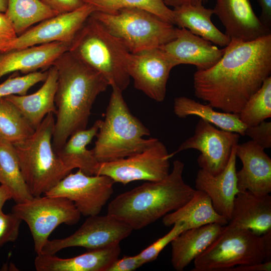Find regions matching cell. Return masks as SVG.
Returning <instances> with one entry per match:
<instances>
[{
  "label": "cell",
  "instance_id": "cell-1",
  "mask_svg": "<svg viewBox=\"0 0 271 271\" xmlns=\"http://www.w3.org/2000/svg\"><path fill=\"white\" fill-rule=\"evenodd\" d=\"M270 74L271 34L248 41L231 39L217 63L194 73V93L213 108L238 114Z\"/></svg>",
  "mask_w": 271,
  "mask_h": 271
},
{
  "label": "cell",
  "instance_id": "cell-2",
  "mask_svg": "<svg viewBox=\"0 0 271 271\" xmlns=\"http://www.w3.org/2000/svg\"><path fill=\"white\" fill-rule=\"evenodd\" d=\"M53 65L58 72L52 138L56 153L73 133L87 128L94 101L109 85L99 73L69 51L59 56Z\"/></svg>",
  "mask_w": 271,
  "mask_h": 271
},
{
  "label": "cell",
  "instance_id": "cell-3",
  "mask_svg": "<svg viewBox=\"0 0 271 271\" xmlns=\"http://www.w3.org/2000/svg\"><path fill=\"white\" fill-rule=\"evenodd\" d=\"M184 168L182 161L175 160L164 179L148 181L116 196L108 204L107 214L138 230L178 209L196 191L184 182Z\"/></svg>",
  "mask_w": 271,
  "mask_h": 271
},
{
  "label": "cell",
  "instance_id": "cell-4",
  "mask_svg": "<svg viewBox=\"0 0 271 271\" xmlns=\"http://www.w3.org/2000/svg\"><path fill=\"white\" fill-rule=\"evenodd\" d=\"M112 90L102 121L92 153L99 163L123 159L142 152L158 139L143 137L149 129L130 112L122 96V91Z\"/></svg>",
  "mask_w": 271,
  "mask_h": 271
},
{
  "label": "cell",
  "instance_id": "cell-5",
  "mask_svg": "<svg viewBox=\"0 0 271 271\" xmlns=\"http://www.w3.org/2000/svg\"><path fill=\"white\" fill-rule=\"evenodd\" d=\"M68 51L99 73L112 88L123 91L127 87L130 77L126 68L130 52L91 16L71 43Z\"/></svg>",
  "mask_w": 271,
  "mask_h": 271
},
{
  "label": "cell",
  "instance_id": "cell-6",
  "mask_svg": "<svg viewBox=\"0 0 271 271\" xmlns=\"http://www.w3.org/2000/svg\"><path fill=\"white\" fill-rule=\"evenodd\" d=\"M54 114L48 113L31 136L14 145L23 178L33 197L45 195L71 172L53 147Z\"/></svg>",
  "mask_w": 271,
  "mask_h": 271
},
{
  "label": "cell",
  "instance_id": "cell-7",
  "mask_svg": "<svg viewBox=\"0 0 271 271\" xmlns=\"http://www.w3.org/2000/svg\"><path fill=\"white\" fill-rule=\"evenodd\" d=\"M271 230L262 235L229 224L194 260L192 271H227L239 265L270 260Z\"/></svg>",
  "mask_w": 271,
  "mask_h": 271
},
{
  "label": "cell",
  "instance_id": "cell-8",
  "mask_svg": "<svg viewBox=\"0 0 271 271\" xmlns=\"http://www.w3.org/2000/svg\"><path fill=\"white\" fill-rule=\"evenodd\" d=\"M91 16L119 39L131 53L159 48L176 38L178 28L157 15L138 8L122 9Z\"/></svg>",
  "mask_w": 271,
  "mask_h": 271
},
{
  "label": "cell",
  "instance_id": "cell-9",
  "mask_svg": "<svg viewBox=\"0 0 271 271\" xmlns=\"http://www.w3.org/2000/svg\"><path fill=\"white\" fill-rule=\"evenodd\" d=\"M12 211L27 224L37 254L41 253L50 235L57 227L62 224L74 225L79 222L81 216L68 199L46 195L16 203Z\"/></svg>",
  "mask_w": 271,
  "mask_h": 271
},
{
  "label": "cell",
  "instance_id": "cell-10",
  "mask_svg": "<svg viewBox=\"0 0 271 271\" xmlns=\"http://www.w3.org/2000/svg\"><path fill=\"white\" fill-rule=\"evenodd\" d=\"M171 158L165 145L158 139L142 152L99 163L95 175L108 176L123 185L136 181H158L170 173Z\"/></svg>",
  "mask_w": 271,
  "mask_h": 271
},
{
  "label": "cell",
  "instance_id": "cell-11",
  "mask_svg": "<svg viewBox=\"0 0 271 271\" xmlns=\"http://www.w3.org/2000/svg\"><path fill=\"white\" fill-rule=\"evenodd\" d=\"M132 230L128 224L108 214L89 216L70 236L48 239L41 253L55 254L62 249L71 247H82L90 250L119 244Z\"/></svg>",
  "mask_w": 271,
  "mask_h": 271
},
{
  "label": "cell",
  "instance_id": "cell-12",
  "mask_svg": "<svg viewBox=\"0 0 271 271\" xmlns=\"http://www.w3.org/2000/svg\"><path fill=\"white\" fill-rule=\"evenodd\" d=\"M114 182L105 175H88L81 170L71 172L45 195L66 198L81 215H98L113 192Z\"/></svg>",
  "mask_w": 271,
  "mask_h": 271
},
{
  "label": "cell",
  "instance_id": "cell-13",
  "mask_svg": "<svg viewBox=\"0 0 271 271\" xmlns=\"http://www.w3.org/2000/svg\"><path fill=\"white\" fill-rule=\"evenodd\" d=\"M238 133L217 128L200 119L193 136L185 140L177 150L170 154L171 158L184 150L195 149L200 152L197 163L200 169L213 175L221 172L226 167L232 149L238 144Z\"/></svg>",
  "mask_w": 271,
  "mask_h": 271
},
{
  "label": "cell",
  "instance_id": "cell-14",
  "mask_svg": "<svg viewBox=\"0 0 271 271\" xmlns=\"http://www.w3.org/2000/svg\"><path fill=\"white\" fill-rule=\"evenodd\" d=\"M175 67L160 48L130 54L126 71L134 87L157 102L164 100L171 70Z\"/></svg>",
  "mask_w": 271,
  "mask_h": 271
},
{
  "label": "cell",
  "instance_id": "cell-15",
  "mask_svg": "<svg viewBox=\"0 0 271 271\" xmlns=\"http://www.w3.org/2000/svg\"><path fill=\"white\" fill-rule=\"evenodd\" d=\"M95 11L93 6L84 4L74 11L59 14L43 21L19 35L12 50L53 42L70 45L86 20Z\"/></svg>",
  "mask_w": 271,
  "mask_h": 271
},
{
  "label": "cell",
  "instance_id": "cell-16",
  "mask_svg": "<svg viewBox=\"0 0 271 271\" xmlns=\"http://www.w3.org/2000/svg\"><path fill=\"white\" fill-rule=\"evenodd\" d=\"M213 9L230 39L254 40L271 34L254 13L250 0H215Z\"/></svg>",
  "mask_w": 271,
  "mask_h": 271
},
{
  "label": "cell",
  "instance_id": "cell-17",
  "mask_svg": "<svg viewBox=\"0 0 271 271\" xmlns=\"http://www.w3.org/2000/svg\"><path fill=\"white\" fill-rule=\"evenodd\" d=\"M160 48L175 66L190 64L194 65L197 70H206L212 67L224 52V48L220 49L188 30L179 28L176 38Z\"/></svg>",
  "mask_w": 271,
  "mask_h": 271
},
{
  "label": "cell",
  "instance_id": "cell-18",
  "mask_svg": "<svg viewBox=\"0 0 271 271\" xmlns=\"http://www.w3.org/2000/svg\"><path fill=\"white\" fill-rule=\"evenodd\" d=\"M235 153L242 164L241 169L236 171L238 190H248L258 195L269 194L271 159L264 150L250 140L238 143Z\"/></svg>",
  "mask_w": 271,
  "mask_h": 271
},
{
  "label": "cell",
  "instance_id": "cell-19",
  "mask_svg": "<svg viewBox=\"0 0 271 271\" xmlns=\"http://www.w3.org/2000/svg\"><path fill=\"white\" fill-rule=\"evenodd\" d=\"M237 144L233 147L229 161L221 172L213 175L200 169L195 179V189L206 193L216 212L228 222L231 218L234 199L239 191L236 178Z\"/></svg>",
  "mask_w": 271,
  "mask_h": 271
},
{
  "label": "cell",
  "instance_id": "cell-20",
  "mask_svg": "<svg viewBox=\"0 0 271 271\" xmlns=\"http://www.w3.org/2000/svg\"><path fill=\"white\" fill-rule=\"evenodd\" d=\"M69 46V44L53 42L1 53L0 78L13 72L27 74L50 67L59 56L68 51Z\"/></svg>",
  "mask_w": 271,
  "mask_h": 271
},
{
  "label": "cell",
  "instance_id": "cell-21",
  "mask_svg": "<svg viewBox=\"0 0 271 271\" xmlns=\"http://www.w3.org/2000/svg\"><path fill=\"white\" fill-rule=\"evenodd\" d=\"M119 244L90 249L79 255L63 258L41 253L34 260L37 271H106L120 254Z\"/></svg>",
  "mask_w": 271,
  "mask_h": 271
},
{
  "label": "cell",
  "instance_id": "cell-22",
  "mask_svg": "<svg viewBox=\"0 0 271 271\" xmlns=\"http://www.w3.org/2000/svg\"><path fill=\"white\" fill-rule=\"evenodd\" d=\"M228 224L248 229L258 235L271 230L270 195L239 191L234 199Z\"/></svg>",
  "mask_w": 271,
  "mask_h": 271
},
{
  "label": "cell",
  "instance_id": "cell-23",
  "mask_svg": "<svg viewBox=\"0 0 271 271\" xmlns=\"http://www.w3.org/2000/svg\"><path fill=\"white\" fill-rule=\"evenodd\" d=\"M57 80V70L52 65L44 84L36 92L29 95H10L5 98L18 108L35 129L48 113H56L55 97Z\"/></svg>",
  "mask_w": 271,
  "mask_h": 271
},
{
  "label": "cell",
  "instance_id": "cell-24",
  "mask_svg": "<svg viewBox=\"0 0 271 271\" xmlns=\"http://www.w3.org/2000/svg\"><path fill=\"white\" fill-rule=\"evenodd\" d=\"M224 226L210 223L181 232L170 243L173 268L183 270L213 241Z\"/></svg>",
  "mask_w": 271,
  "mask_h": 271
},
{
  "label": "cell",
  "instance_id": "cell-25",
  "mask_svg": "<svg viewBox=\"0 0 271 271\" xmlns=\"http://www.w3.org/2000/svg\"><path fill=\"white\" fill-rule=\"evenodd\" d=\"M102 120H96L89 128L73 133L56 152L63 164L71 171L78 168L88 175H95L99 163L87 146L96 136Z\"/></svg>",
  "mask_w": 271,
  "mask_h": 271
},
{
  "label": "cell",
  "instance_id": "cell-26",
  "mask_svg": "<svg viewBox=\"0 0 271 271\" xmlns=\"http://www.w3.org/2000/svg\"><path fill=\"white\" fill-rule=\"evenodd\" d=\"M173 10L174 25L185 28L192 33L221 47H226L231 39L213 24L211 18L213 9H207L202 4H185Z\"/></svg>",
  "mask_w": 271,
  "mask_h": 271
},
{
  "label": "cell",
  "instance_id": "cell-27",
  "mask_svg": "<svg viewBox=\"0 0 271 271\" xmlns=\"http://www.w3.org/2000/svg\"><path fill=\"white\" fill-rule=\"evenodd\" d=\"M162 218L163 223L166 226H173L176 222H182L187 225L188 229L210 223H218L221 225L228 223V221L215 210L208 195L197 190L184 205Z\"/></svg>",
  "mask_w": 271,
  "mask_h": 271
},
{
  "label": "cell",
  "instance_id": "cell-28",
  "mask_svg": "<svg viewBox=\"0 0 271 271\" xmlns=\"http://www.w3.org/2000/svg\"><path fill=\"white\" fill-rule=\"evenodd\" d=\"M209 104H203L186 96L176 97L173 111L180 118L196 116L216 127L228 131L245 136L246 126L242 123L238 114L218 111Z\"/></svg>",
  "mask_w": 271,
  "mask_h": 271
},
{
  "label": "cell",
  "instance_id": "cell-29",
  "mask_svg": "<svg viewBox=\"0 0 271 271\" xmlns=\"http://www.w3.org/2000/svg\"><path fill=\"white\" fill-rule=\"evenodd\" d=\"M0 183L8 187L16 203L31 199L14 145L0 137Z\"/></svg>",
  "mask_w": 271,
  "mask_h": 271
},
{
  "label": "cell",
  "instance_id": "cell-30",
  "mask_svg": "<svg viewBox=\"0 0 271 271\" xmlns=\"http://www.w3.org/2000/svg\"><path fill=\"white\" fill-rule=\"evenodd\" d=\"M5 13L18 35L34 24L59 14L42 0H8Z\"/></svg>",
  "mask_w": 271,
  "mask_h": 271
},
{
  "label": "cell",
  "instance_id": "cell-31",
  "mask_svg": "<svg viewBox=\"0 0 271 271\" xmlns=\"http://www.w3.org/2000/svg\"><path fill=\"white\" fill-rule=\"evenodd\" d=\"M35 129L18 108L5 97L0 98V137L13 145L24 141Z\"/></svg>",
  "mask_w": 271,
  "mask_h": 271
},
{
  "label": "cell",
  "instance_id": "cell-32",
  "mask_svg": "<svg viewBox=\"0 0 271 271\" xmlns=\"http://www.w3.org/2000/svg\"><path fill=\"white\" fill-rule=\"evenodd\" d=\"M94 7L95 11L112 13L125 8H138L149 11L174 25L173 10L164 0H82Z\"/></svg>",
  "mask_w": 271,
  "mask_h": 271
},
{
  "label": "cell",
  "instance_id": "cell-33",
  "mask_svg": "<svg viewBox=\"0 0 271 271\" xmlns=\"http://www.w3.org/2000/svg\"><path fill=\"white\" fill-rule=\"evenodd\" d=\"M246 127L256 125L271 117V76L248 99L238 114Z\"/></svg>",
  "mask_w": 271,
  "mask_h": 271
},
{
  "label": "cell",
  "instance_id": "cell-34",
  "mask_svg": "<svg viewBox=\"0 0 271 271\" xmlns=\"http://www.w3.org/2000/svg\"><path fill=\"white\" fill-rule=\"evenodd\" d=\"M47 75L48 71H36L21 76L9 77L0 84V98L13 94L26 95L33 86L44 81Z\"/></svg>",
  "mask_w": 271,
  "mask_h": 271
},
{
  "label": "cell",
  "instance_id": "cell-35",
  "mask_svg": "<svg viewBox=\"0 0 271 271\" xmlns=\"http://www.w3.org/2000/svg\"><path fill=\"white\" fill-rule=\"evenodd\" d=\"M188 229L182 222H176L172 228L164 236L159 238L150 246L138 254L144 263L156 260L165 247L183 230Z\"/></svg>",
  "mask_w": 271,
  "mask_h": 271
},
{
  "label": "cell",
  "instance_id": "cell-36",
  "mask_svg": "<svg viewBox=\"0 0 271 271\" xmlns=\"http://www.w3.org/2000/svg\"><path fill=\"white\" fill-rule=\"evenodd\" d=\"M22 220L15 214H5L0 210V248L18 238Z\"/></svg>",
  "mask_w": 271,
  "mask_h": 271
},
{
  "label": "cell",
  "instance_id": "cell-37",
  "mask_svg": "<svg viewBox=\"0 0 271 271\" xmlns=\"http://www.w3.org/2000/svg\"><path fill=\"white\" fill-rule=\"evenodd\" d=\"M18 36L10 19L0 12V54L11 50Z\"/></svg>",
  "mask_w": 271,
  "mask_h": 271
},
{
  "label": "cell",
  "instance_id": "cell-38",
  "mask_svg": "<svg viewBox=\"0 0 271 271\" xmlns=\"http://www.w3.org/2000/svg\"><path fill=\"white\" fill-rule=\"evenodd\" d=\"M245 135L264 150L269 149L271 148V122L264 120L256 125L247 127Z\"/></svg>",
  "mask_w": 271,
  "mask_h": 271
},
{
  "label": "cell",
  "instance_id": "cell-39",
  "mask_svg": "<svg viewBox=\"0 0 271 271\" xmlns=\"http://www.w3.org/2000/svg\"><path fill=\"white\" fill-rule=\"evenodd\" d=\"M144 264L138 254L134 256H124L113 261L106 271H132Z\"/></svg>",
  "mask_w": 271,
  "mask_h": 271
},
{
  "label": "cell",
  "instance_id": "cell-40",
  "mask_svg": "<svg viewBox=\"0 0 271 271\" xmlns=\"http://www.w3.org/2000/svg\"><path fill=\"white\" fill-rule=\"evenodd\" d=\"M42 1L59 14L74 11L84 4L82 0H44Z\"/></svg>",
  "mask_w": 271,
  "mask_h": 271
},
{
  "label": "cell",
  "instance_id": "cell-41",
  "mask_svg": "<svg viewBox=\"0 0 271 271\" xmlns=\"http://www.w3.org/2000/svg\"><path fill=\"white\" fill-rule=\"evenodd\" d=\"M271 261L250 264L239 265L232 267L227 271H270Z\"/></svg>",
  "mask_w": 271,
  "mask_h": 271
},
{
  "label": "cell",
  "instance_id": "cell-42",
  "mask_svg": "<svg viewBox=\"0 0 271 271\" xmlns=\"http://www.w3.org/2000/svg\"><path fill=\"white\" fill-rule=\"evenodd\" d=\"M261 9L259 19L268 28H271V0H257Z\"/></svg>",
  "mask_w": 271,
  "mask_h": 271
},
{
  "label": "cell",
  "instance_id": "cell-43",
  "mask_svg": "<svg viewBox=\"0 0 271 271\" xmlns=\"http://www.w3.org/2000/svg\"><path fill=\"white\" fill-rule=\"evenodd\" d=\"M12 198V194L9 188L1 184L0 185V210H2L5 203Z\"/></svg>",
  "mask_w": 271,
  "mask_h": 271
},
{
  "label": "cell",
  "instance_id": "cell-44",
  "mask_svg": "<svg viewBox=\"0 0 271 271\" xmlns=\"http://www.w3.org/2000/svg\"><path fill=\"white\" fill-rule=\"evenodd\" d=\"M165 4L168 6H173L174 8L185 4L200 5L202 0H164Z\"/></svg>",
  "mask_w": 271,
  "mask_h": 271
},
{
  "label": "cell",
  "instance_id": "cell-45",
  "mask_svg": "<svg viewBox=\"0 0 271 271\" xmlns=\"http://www.w3.org/2000/svg\"><path fill=\"white\" fill-rule=\"evenodd\" d=\"M8 0H0V12L5 13L8 6Z\"/></svg>",
  "mask_w": 271,
  "mask_h": 271
},
{
  "label": "cell",
  "instance_id": "cell-46",
  "mask_svg": "<svg viewBox=\"0 0 271 271\" xmlns=\"http://www.w3.org/2000/svg\"><path fill=\"white\" fill-rule=\"evenodd\" d=\"M207 1V0H202V1Z\"/></svg>",
  "mask_w": 271,
  "mask_h": 271
},
{
  "label": "cell",
  "instance_id": "cell-47",
  "mask_svg": "<svg viewBox=\"0 0 271 271\" xmlns=\"http://www.w3.org/2000/svg\"><path fill=\"white\" fill-rule=\"evenodd\" d=\"M42 1H44V0H42Z\"/></svg>",
  "mask_w": 271,
  "mask_h": 271
}]
</instances>
